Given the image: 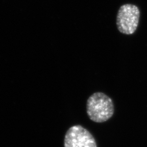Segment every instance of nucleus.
Instances as JSON below:
<instances>
[{
    "instance_id": "nucleus-3",
    "label": "nucleus",
    "mask_w": 147,
    "mask_h": 147,
    "mask_svg": "<svg viewBox=\"0 0 147 147\" xmlns=\"http://www.w3.org/2000/svg\"><path fill=\"white\" fill-rule=\"evenodd\" d=\"M64 144V147H97L94 137L80 125L69 129L65 135Z\"/></svg>"
},
{
    "instance_id": "nucleus-2",
    "label": "nucleus",
    "mask_w": 147,
    "mask_h": 147,
    "mask_svg": "<svg viewBox=\"0 0 147 147\" xmlns=\"http://www.w3.org/2000/svg\"><path fill=\"white\" fill-rule=\"evenodd\" d=\"M140 18L138 7L132 4L122 5L118 11L116 19L117 27L121 33L130 35L136 31Z\"/></svg>"
},
{
    "instance_id": "nucleus-1",
    "label": "nucleus",
    "mask_w": 147,
    "mask_h": 147,
    "mask_svg": "<svg viewBox=\"0 0 147 147\" xmlns=\"http://www.w3.org/2000/svg\"><path fill=\"white\" fill-rule=\"evenodd\" d=\"M86 108L90 119L96 123L108 121L115 112L113 101L102 92H96L92 95L87 100Z\"/></svg>"
}]
</instances>
